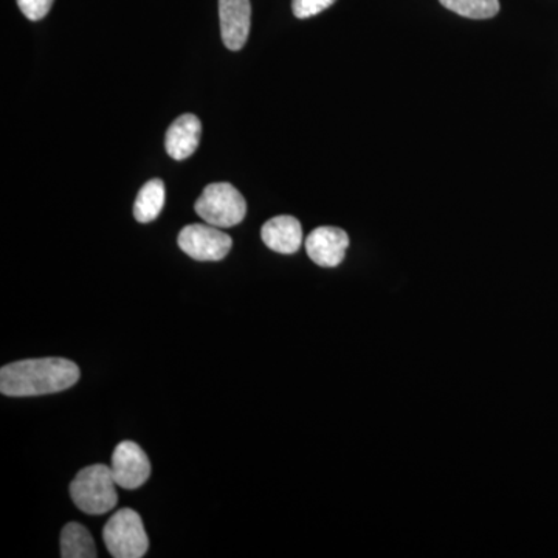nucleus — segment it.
Here are the masks:
<instances>
[{"label": "nucleus", "instance_id": "1a4fd4ad", "mask_svg": "<svg viewBox=\"0 0 558 558\" xmlns=\"http://www.w3.org/2000/svg\"><path fill=\"white\" fill-rule=\"evenodd\" d=\"M260 238L274 252L293 255L303 244V229L299 219L292 216H277L264 223Z\"/></svg>", "mask_w": 558, "mask_h": 558}, {"label": "nucleus", "instance_id": "39448f33", "mask_svg": "<svg viewBox=\"0 0 558 558\" xmlns=\"http://www.w3.org/2000/svg\"><path fill=\"white\" fill-rule=\"evenodd\" d=\"M178 242L182 252L202 263L223 259L233 247V241L229 234L207 222L186 226L180 231Z\"/></svg>", "mask_w": 558, "mask_h": 558}, {"label": "nucleus", "instance_id": "20e7f679", "mask_svg": "<svg viewBox=\"0 0 558 558\" xmlns=\"http://www.w3.org/2000/svg\"><path fill=\"white\" fill-rule=\"evenodd\" d=\"M106 548L116 558H142L149 548L143 521L135 510L121 509L102 531Z\"/></svg>", "mask_w": 558, "mask_h": 558}, {"label": "nucleus", "instance_id": "423d86ee", "mask_svg": "<svg viewBox=\"0 0 558 558\" xmlns=\"http://www.w3.org/2000/svg\"><path fill=\"white\" fill-rule=\"evenodd\" d=\"M110 470H112L117 486L135 490L148 481L150 462L138 444L124 440L113 451Z\"/></svg>", "mask_w": 558, "mask_h": 558}, {"label": "nucleus", "instance_id": "6e6552de", "mask_svg": "<svg viewBox=\"0 0 558 558\" xmlns=\"http://www.w3.org/2000/svg\"><path fill=\"white\" fill-rule=\"evenodd\" d=\"M349 247L347 231L337 227H319L306 240V252L319 267H337L343 263Z\"/></svg>", "mask_w": 558, "mask_h": 558}, {"label": "nucleus", "instance_id": "f8f14e48", "mask_svg": "<svg viewBox=\"0 0 558 558\" xmlns=\"http://www.w3.org/2000/svg\"><path fill=\"white\" fill-rule=\"evenodd\" d=\"M97 546L86 527L78 523L65 524L61 532L62 558H95Z\"/></svg>", "mask_w": 558, "mask_h": 558}, {"label": "nucleus", "instance_id": "4468645a", "mask_svg": "<svg viewBox=\"0 0 558 558\" xmlns=\"http://www.w3.org/2000/svg\"><path fill=\"white\" fill-rule=\"evenodd\" d=\"M337 0H292V11L299 20L317 16L332 7Z\"/></svg>", "mask_w": 558, "mask_h": 558}, {"label": "nucleus", "instance_id": "9b49d317", "mask_svg": "<svg viewBox=\"0 0 558 558\" xmlns=\"http://www.w3.org/2000/svg\"><path fill=\"white\" fill-rule=\"evenodd\" d=\"M165 183L160 179L149 180L140 190L134 205V216L138 222L148 223L159 218L165 205Z\"/></svg>", "mask_w": 558, "mask_h": 558}, {"label": "nucleus", "instance_id": "7ed1b4c3", "mask_svg": "<svg viewBox=\"0 0 558 558\" xmlns=\"http://www.w3.org/2000/svg\"><path fill=\"white\" fill-rule=\"evenodd\" d=\"M194 209L205 222L218 229L236 227L247 215L244 197L233 185L226 182L208 185Z\"/></svg>", "mask_w": 558, "mask_h": 558}, {"label": "nucleus", "instance_id": "f03ea898", "mask_svg": "<svg viewBox=\"0 0 558 558\" xmlns=\"http://www.w3.org/2000/svg\"><path fill=\"white\" fill-rule=\"evenodd\" d=\"M70 497L87 515H105L119 502L117 483L110 465L95 464L81 470L70 484Z\"/></svg>", "mask_w": 558, "mask_h": 558}, {"label": "nucleus", "instance_id": "2eb2a0df", "mask_svg": "<svg viewBox=\"0 0 558 558\" xmlns=\"http://www.w3.org/2000/svg\"><path fill=\"white\" fill-rule=\"evenodd\" d=\"M54 0H17L22 13L31 21H40L49 14Z\"/></svg>", "mask_w": 558, "mask_h": 558}, {"label": "nucleus", "instance_id": "9d476101", "mask_svg": "<svg viewBox=\"0 0 558 558\" xmlns=\"http://www.w3.org/2000/svg\"><path fill=\"white\" fill-rule=\"evenodd\" d=\"M201 134L202 123L196 116H193V113L180 116L168 128L167 140H165L168 156L174 160L189 159L199 146Z\"/></svg>", "mask_w": 558, "mask_h": 558}, {"label": "nucleus", "instance_id": "ddd939ff", "mask_svg": "<svg viewBox=\"0 0 558 558\" xmlns=\"http://www.w3.org/2000/svg\"><path fill=\"white\" fill-rule=\"evenodd\" d=\"M447 10L469 20H490L499 11V0H439Z\"/></svg>", "mask_w": 558, "mask_h": 558}, {"label": "nucleus", "instance_id": "f257e3e1", "mask_svg": "<svg viewBox=\"0 0 558 558\" xmlns=\"http://www.w3.org/2000/svg\"><path fill=\"white\" fill-rule=\"evenodd\" d=\"M78 380L80 368L68 359L21 360L0 369V391L10 398L54 395Z\"/></svg>", "mask_w": 558, "mask_h": 558}, {"label": "nucleus", "instance_id": "0eeeda50", "mask_svg": "<svg viewBox=\"0 0 558 558\" xmlns=\"http://www.w3.org/2000/svg\"><path fill=\"white\" fill-rule=\"evenodd\" d=\"M220 35L231 51L241 50L248 39L252 5L250 0H219Z\"/></svg>", "mask_w": 558, "mask_h": 558}]
</instances>
